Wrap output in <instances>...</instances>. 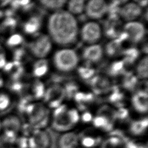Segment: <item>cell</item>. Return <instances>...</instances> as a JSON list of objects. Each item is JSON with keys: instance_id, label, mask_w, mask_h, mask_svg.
<instances>
[{"instance_id": "37", "label": "cell", "mask_w": 148, "mask_h": 148, "mask_svg": "<svg viewBox=\"0 0 148 148\" xmlns=\"http://www.w3.org/2000/svg\"><path fill=\"white\" fill-rule=\"evenodd\" d=\"M124 148H147L146 145L143 144H138L134 141L128 140L124 145Z\"/></svg>"}, {"instance_id": "41", "label": "cell", "mask_w": 148, "mask_h": 148, "mask_svg": "<svg viewBox=\"0 0 148 148\" xmlns=\"http://www.w3.org/2000/svg\"><path fill=\"white\" fill-rule=\"evenodd\" d=\"M9 0H0V5H7L8 3Z\"/></svg>"}, {"instance_id": "30", "label": "cell", "mask_w": 148, "mask_h": 148, "mask_svg": "<svg viewBox=\"0 0 148 148\" xmlns=\"http://www.w3.org/2000/svg\"><path fill=\"white\" fill-rule=\"evenodd\" d=\"M12 95L5 88L0 90V112L7 110L12 105Z\"/></svg>"}, {"instance_id": "28", "label": "cell", "mask_w": 148, "mask_h": 148, "mask_svg": "<svg viewBox=\"0 0 148 148\" xmlns=\"http://www.w3.org/2000/svg\"><path fill=\"white\" fill-rule=\"evenodd\" d=\"M45 9L53 12L61 10L66 5L67 0H37Z\"/></svg>"}, {"instance_id": "7", "label": "cell", "mask_w": 148, "mask_h": 148, "mask_svg": "<svg viewBox=\"0 0 148 148\" xmlns=\"http://www.w3.org/2000/svg\"><path fill=\"white\" fill-rule=\"evenodd\" d=\"M42 26V17L36 13L28 14L20 20V31L25 36H32L38 35Z\"/></svg>"}, {"instance_id": "16", "label": "cell", "mask_w": 148, "mask_h": 148, "mask_svg": "<svg viewBox=\"0 0 148 148\" xmlns=\"http://www.w3.org/2000/svg\"><path fill=\"white\" fill-rule=\"evenodd\" d=\"M132 105L135 111L139 113H147L148 108V97L147 91L138 90L135 92L131 98Z\"/></svg>"}, {"instance_id": "2", "label": "cell", "mask_w": 148, "mask_h": 148, "mask_svg": "<svg viewBox=\"0 0 148 148\" xmlns=\"http://www.w3.org/2000/svg\"><path fill=\"white\" fill-rule=\"evenodd\" d=\"M80 118L77 110L69 109L66 105L61 104L54 109L51 121V127L57 132H68L79 121Z\"/></svg>"}, {"instance_id": "36", "label": "cell", "mask_w": 148, "mask_h": 148, "mask_svg": "<svg viewBox=\"0 0 148 148\" xmlns=\"http://www.w3.org/2000/svg\"><path fill=\"white\" fill-rule=\"evenodd\" d=\"M129 111L124 106L119 107L116 110V118L117 120H120L121 121L126 120L129 117Z\"/></svg>"}, {"instance_id": "27", "label": "cell", "mask_w": 148, "mask_h": 148, "mask_svg": "<svg viewBox=\"0 0 148 148\" xmlns=\"http://www.w3.org/2000/svg\"><path fill=\"white\" fill-rule=\"evenodd\" d=\"M8 5L16 13L28 12L32 7V0H9Z\"/></svg>"}, {"instance_id": "40", "label": "cell", "mask_w": 148, "mask_h": 148, "mask_svg": "<svg viewBox=\"0 0 148 148\" xmlns=\"http://www.w3.org/2000/svg\"><path fill=\"white\" fill-rule=\"evenodd\" d=\"M135 2L138 3L139 5H140L141 7L142 6H145L147 5V0H135Z\"/></svg>"}, {"instance_id": "23", "label": "cell", "mask_w": 148, "mask_h": 148, "mask_svg": "<svg viewBox=\"0 0 148 148\" xmlns=\"http://www.w3.org/2000/svg\"><path fill=\"white\" fill-rule=\"evenodd\" d=\"M92 123L95 128L109 132L113 130L114 124V122L108 118L99 115H96L93 117Z\"/></svg>"}, {"instance_id": "26", "label": "cell", "mask_w": 148, "mask_h": 148, "mask_svg": "<svg viewBox=\"0 0 148 148\" xmlns=\"http://www.w3.org/2000/svg\"><path fill=\"white\" fill-rule=\"evenodd\" d=\"M85 0H67V11L72 15H79L84 12Z\"/></svg>"}, {"instance_id": "11", "label": "cell", "mask_w": 148, "mask_h": 148, "mask_svg": "<svg viewBox=\"0 0 148 148\" xmlns=\"http://www.w3.org/2000/svg\"><path fill=\"white\" fill-rule=\"evenodd\" d=\"M52 142L50 134L45 130L35 129L28 137L29 148H51Z\"/></svg>"}, {"instance_id": "24", "label": "cell", "mask_w": 148, "mask_h": 148, "mask_svg": "<svg viewBox=\"0 0 148 148\" xmlns=\"http://www.w3.org/2000/svg\"><path fill=\"white\" fill-rule=\"evenodd\" d=\"M49 69V65L47 61L45 59H39L32 65L31 72L33 76L39 78L46 75Z\"/></svg>"}, {"instance_id": "43", "label": "cell", "mask_w": 148, "mask_h": 148, "mask_svg": "<svg viewBox=\"0 0 148 148\" xmlns=\"http://www.w3.org/2000/svg\"><path fill=\"white\" fill-rule=\"evenodd\" d=\"M3 148H15V147H13L12 146H5Z\"/></svg>"}, {"instance_id": "6", "label": "cell", "mask_w": 148, "mask_h": 148, "mask_svg": "<svg viewBox=\"0 0 148 148\" xmlns=\"http://www.w3.org/2000/svg\"><path fill=\"white\" fill-rule=\"evenodd\" d=\"M102 28L99 23L95 21L85 23L79 29V34L82 40L88 44H95L102 38Z\"/></svg>"}, {"instance_id": "31", "label": "cell", "mask_w": 148, "mask_h": 148, "mask_svg": "<svg viewBox=\"0 0 148 148\" xmlns=\"http://www.w3.org/2000/svg\"><path fill=\"white\" fill-rule=\"evenodd\" d=\"M97 115L105 117L113 122L117 120L116 109L108 105H104L100 106L97 110Z\"/></svg>"}, {"instance_id": "22", "label": "cell", "mask_w": 148, "mask_h": 148, "mask_svg": "<svg viewBox=\"0 0 148 148\" xmlns=\"http://www.w3.org/2000/svg\"><path fill=\"white\" fill-rule=\"evenodd\" d=\"M147 125L148 120L147 117L140 120H134L131 122L129 130L132 135L134 136H140L146 132Z\"/></svg>"}, {"instance_id": "25", "label": "cell", "mask_w": 148, "mask_h": 148, "mask_svg": "<svg viewBox=\"0 0 148 148\" xmlns=\"http://www.w3.org/2000/svg\"><path fill=\"white\" fill-rule=\"evenodd\" d=\"M28 89L29 90L28 96L32 100L42 98L46 90L42 83L38 81L31 83L29 86L28 87Z\"/></svg>"}, {"instance_id": "19", "label": "cell", "mask_w": 148, "mask_h": 148, "mask_svg": "<svg viewBox=\"0 0 148 148\" xmlns=\"http://www.w3.org/2000/svg\"><path fill=\"white\" fill-rule=\"evenodd\" d=\"M79 136V142L86 148H94L102 142V138L92 134L91 130L85 131Z\"/></svg>"}, {"instance_id": "9", "label": "cell", "mask_w": 148, "mask_h": 148, "mask_svg": "<svg viewBox=\"0 0 148 148\" xmlns=\"http://www.w3.org/2000/svg\"><path fill=\"white\" fill-rule=\"evenodd\" d=\"M123 32L127 40L132 43L141 42L145 37L146 30L145 25L138 21L127 22L123 25Z\"/></svg>"}, {"instance_id": "21", "label": "cell", "mask_w": 148, "mask_h": 148, "mask_svg": "<svg viewBox=\"0 0 148 148\" xmlns=\"http://www.w3.org/2000/svg\"><path fill=\"white\" fill-rule=\"evenodd\" d=\"M78 105V108L85 110L87 107L94 102V96L91 92L77 91L73 98Z\"/></svg>"}, {"instance_id": "39", "label": "cell", "mask_w": 148, "mask_h": 148, "mask_svg": "<svg viewBox=\"0 0 148 148\" xmlns=\"http://www.w3.org/2000/svg\"><path fill=\"white\" fill-rule=\"evenodd\" d=\"M127 1L128 0H113L112 3L119 6H121L122 5L127 3Z\"/></svg>"}, {"instance_id": "5", "label": "cell", "mask_w": 148, "mask_h": 148, "mask_svg": "<svg viewBox=\"0 0 148 148\" xmlns=\"http://www.w3.org/2000/svg\"><path fill=\"white\" fill-rule=\"evenodd\" d=\"M27 48L32 56L38 59H44L52 50L53 41L48 35L38 34L28 42Z\"/></svg>"}, {"instance_id": "32", "label": "cell", "mask_w": 148, "mask_h": 148, "mask_svg": "<svg viewBox=\"0 0 148 148\" xmlns=\"http://www.w3.org/2000/svg\"><path fill=\"white\" fill-rule=\"evenodd\" d=\"M126 67L127 65L123 60L115 61L109 65L108 72L110 75L117 76L123 73L125 71Z\"/></svg>"}, {"instance_id": "8", "label": "cell", "mask_w": 148, "mask_h": 148, "mask_svg": "<svg viewBox=\"0 0 148 148\" xmlns=\"http://www.w3.org/2000/svg\"><path fill=\"white\" fill-rule=\"evenodd\" d=\"M65 98L64 87L55 84L46 89L43 97L45 105L53 109H56L62 104Z\"/></svg>"}, {"instance_id": "18", "label": "cell", "mask_w": 148, "mask_h": 148, "mask_svg": "<svg viewBox=\"0 0 148 148\" xmlns=\"http://www.w3.org/2000/svg\"><path fill=\"white\" fill-rule=\"evenodd\" d=\"M90 84L94 92L97 95L108 94L112 87L110 80L102 76H94L90 79Z\"/></svg>"}, {"instance_id": "35", "label": "cell", "mask_w": 148, "mask_h": 148, "mask_svg": "<svg viewBox=\"0 0 148 148\" xmlns=\"http://www.w3.org/2000/svg\"><path fill=\"white\" fill-rule=\"evenodd\" d=\"M9 61L7 51L0 43V72L2 71Z\"/></svg>"}, {"instance_id": "12", "label": "cell", "mask_w": 148, "mask_h": 148, "mask_svg": "<svg viewBox=\"0 0 148 148\" xmlns=\"http://www.w3.org/2000/svg\"><path fill=\"white\" fill-rule=\"evenodd\" d=\"M117 14H110L106 20L102 32L106 36L113 39L119 38L123 33V25Z\"/></svg>"}, {"instance_id": "4", "label": "cell", "mask_w": 148, "mask_h": 148, "mask_svg": "<svg viewBox=\"0 0 148 148\" xmlns=\"http://www.w3.org/2000/svg\"><path fill=\"white\" fill-rule=\"evenodd\" d=\"M25 115L28 123L36 130H43L50 120L49 108L45 104L40 102H33Z\"/></svg>"}, {"instance_id": "1", "label": "cell", "mask_w": 148, "mask_h": 148, "mask_svg": "<svg viewBox=\"0 0 148 148\" xmlns=\"http://www.w3.org/2000/svg\"><path fill=\"white\" fill-rule=\"evenodd\" d=\"M48 35L56 44L68 47L77 40L78 23L73 15L62 9L53 12L47 22Z\"/></svg>"}, {"instance_id": "38", "label": "cell", "mask_w": 148, "mask_h": 148, "mask_svg": "<svg viewBox=\"0 0 148 148\" xmlns=\"http://www.w3.org/2000/svg\"><path fill=\"white\" fill-rule=\"evenodd\" d=\"M82 120L83 122L85 123H89L90 121H92L93 117L92 116V114L88 112H84V113L81 116Z\"/></svg>"}, {"instance_id": "17", "label": "cell", "mask_w": 148, "mask_h": 148, "mask_svg": "<svg viewBox=\"0 0 148 148\" xmlns=\"http://www.w3.org/2000/svg\"><path fill=\"white\" fill-rule=\"evenodd\" d=\"M58 148H77L79 144V136L73 131L62 133L57 141Z\"/></svg>"}, {"instance_id": "34", "label": "cell", "mask_w": 148, "mask_h": 148, "mask_svg": "<svg viewBox=\"0 0 148 148\" xmlns=\"http://www.w3.org/2000/svg\"><path fill=\"white\" fill-rule=\"evenodd\" d=\"M138 78L131 73H127L123 79L122 84L123 87L127 90H134L137 85Z\"/></svg>"}, {"instance_id": "14", "label": "cell", "mask_w": 148, "mask_h": 148, "mask_svg": "<svg viewBox=\"0 0 148 148\" xmlns=\"http://www.w3.org/2000/svg\"><path fill=\"white\" fill-rule=\"evenodd\" d=\"M142 7L136 2H127L119 8L118 16L121 20L127 22L136 21L141 15Z\"/></svg>"}, {"instance_id": "42", "label": "cell", "mask_w": 148, "mask_h": 148, "mask_svg": "<svg viewBox=\"0 0 148 148\" xmlns=\"http://www.w3.org/2000/svg\"><path fill=\"white\" fill-rule=\"evenodd\" d=\"M2 131V124H1V117H0V134Z\"/></svg>"}, {"instance_id": "33", "label": "cell", "mask_w": 148, "mask_h": 148, "mask_svg": "<svg viewBox=\"0 0 148 148\" xmlns=\"http://www.w3.org/2000/svg\"><path fill=\"white\" fill-rule=\"evenodd\" d=\"M138 77L140 79L147 77V57L145 56L139 60L136 68Z\"/></svg>"}, {"instance_id": "10", "label": "cell", "mask_w": 148, "mask_h": 148, "mask_svg": "<svg viewBox=\"0 0 148 148\" xmlns=\"http://www.w3.org/2000/svg\"><path fill=\"white\" fill-rule=\"evenodd\" d=\"M108 3L105 0H88L86 3L84 12L91 20L103 18L108 12Z\"/></svg>"}, {"instance_id": "13", "label": "cell", "mask_w": 148, "mask_h": 148, "mask_svg": "<svg viewBox=\"0 0 148 148\" xmlns=\"http://www.w3.org/2000/svg\"><path fill=\"white\" fill-rule=\"evenodd\" d=\"M0 43L8 52L12 51L24 47L25 37L17 30L2 37Z\"/></svg>"}, {"instance_id": "15", "label": "cell", "mask_w": 148, "mask_h": 148, "mask_svg": "<svg viewBox=\"0 0 148 148\" xmlns=\"http://www.w3.org/2000/svg\"><path fill=\"white\" fill-rule=\"evenodd\" d=\"M104 51L102 47L97 43L88 45L82 51V57L90 64H94L101 60Z\"/></svg>"}, {"instance_id": "20", "label": "cell", "mask_w": 148, "mask_h": 148, "mask_svg": "<svg viewBox=\"0 0 148 148\" xmlns=\"http://www.w3.org/2000/svg\"><path fill=\"white\" fill-rule=\"evenodd\" d=\"M125 41L120 38L110 40L106 45L105 47L103 49L104 53L110 57H114L119 56L120 53H122L123 50V43Z\"/></svg>"}, {"instance_id": "29", "label": "cell", "mask_w": 148, "mask_h": 148, "mask_svg": "<svg viewBox=\"0 0 148 148\" xmlns=\"http://www.w3.org/2000/svg\"><path fill=\"white\" fill-rule=\"evenodd\" d=\"M77 73L84 79H91L94 76L95 69L91 64L85 62L84 64L77 66Z\"/></svg>"}, {"instance_id": "3", "label": "cell", "mask_w": 148, "mask_h": 148, "mask_svg": "<svg viewBox=\"0 0 148 148\" xmlns=\"http://www.w3.org/2000/svg\"><path fill=\"white\" fill-rule=\"evenodd\" d=\"M53 64L60 72L68 73L76 69L79 64V57L75 50L64 47L56 51L53 57Z\"/></svg>"}]
</instances>
